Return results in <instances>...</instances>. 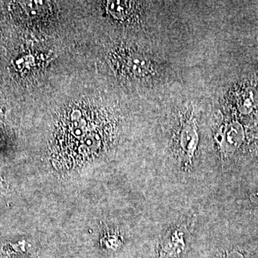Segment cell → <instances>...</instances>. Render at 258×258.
<instances>
[{
	"instance_id": "1",
	"label": "cell",
	"mask_w": 258,
	"mask_h": 258,
	"mask_svg": "<svg viewBox=\"0 0 258 258\" xmlns=\"http://www.w3.org/2000/svg\"><path fill=\"white\" fill-rule=\"evenodd\" d=\"M94 114L86 109L76 110L62 125L63 148L74 157L86 158L96 152L101 145L102 131Z\"/></svg>"
},
{
	"instance_id": "2",
	"label": "cell",
	"mask_w": 258,
	"mask_h": 258,
	"mask_svg": "<svg viewBox=\"0 0 258 258\" xmlns=\"http://www.w3.org/2000/svg\"><path fill=\"white\" fill-rule=\"evenodd\" d=\"M113 62L120 74L131 79H145L156 71L154 64L147 56L130 48L120 49L113 54Z\"/></svg>"
},
{
	"instance_id": "3",
	"label": "cell",
	"mask_w": 258,
	"mask_h": 258,
	"mask_svg": "<svg viewBox=\"0 0 258 258\" xmlns=\"http://www.w3.org/2000/svg\"><path fill=\"white\" fill-rule=\"evenodd\" d=\"M186 113L181 118L178 141L183 160L191 163L198 149L199 135L193 112Z\"/></svg>"
},
{
	"instance_id": "4",
	"label": "cell",
	"mask_w": 258,
	"mask_h": 258,
	"mask_svg": "<svg viewBox=\"0 0 258 258\" xmlns=\"http://www.w3.org/2000/svg\"><path fill=\"white\" fill-rule=\"evenodd\" d=\"M217 139L224 152H234L243 142V128L238 122H232L224 125L217 134Z\"/></svg>"
},
{
	"instance_id": "5",
	"label": "cell",
	"mask_w": 258,
	"mask_h": 258,
	"mask_svg": "<svg viewBox=\"0 0 258 258\" xmlns=\"http://www.w3.org/2000/svg\"><path fill=\"white\" fill-rule=\"evenodd\" d=\"M258 104V93L254 88H247L241 93L238 98V108L241 113L247 114Z\"/></svg>"
},
{
	"instance_id": "6",
	"label": "cell",
	"mask_w": 258,
	"mask_h": 258,
	"mask_svg": "<svg viewBox=\"0 0 258 258\" xmlns=\"http://www.w3.org/2000/svg\"><path fill=\"white\" fill-rule=\"evenodd\" d=\"M133 2L127 1H108L107 10L115 19L124 20L132 13Z\"/></svg>"
},
{
	"instance_id": "7",
	"label": "cell",
	"mask_w": 258,
	"mask_h": 258,
	"mask_svg": "<svg viewBox=\"0 0 258 258\" xmlns=\"http://www.w3.org/2000/svg\"><path fill=\"white\" fill-rule=\"evenodd\" d=\"M22 8L24 10L25 15L30 19L40 18L46 13L48 9L47 2L31 1L22 2Z\"/></svg>"
},
{
	"instance_id": "8",
	"label": "cell",
	"mask_w": 258,
	"mask_h": 258,
	"mask_svg": "<svg viewBox=\"0 0 258 258\" xmlns=\"http://www.w3.org/2000/svg\"><path fill=\"white\" fill-rule=\"evenodd\" d=\"M227 258H244L243 256L237 252H232L228 254Z\"/></svg>"
}]
</instances>
